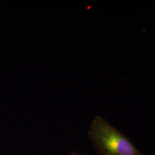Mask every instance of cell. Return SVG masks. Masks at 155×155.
Here are the masks:
<instances>
[{"mask_svg":"<svg viewBox=\"0 0 155 155\" xmlns=\"http://www.w3.org/2000/svg\"><path fill=\"white\" fill-rule=\"evenodd\" d=\"M70 155H84L83 153H82L81 152H78L77 150H75V151H72V152L70 154Z\"/></svg>","mask_w":155,"mask_h":155,"instance_id":"obj_2","label":"cell"},{"mask_svg":"<svg viewBox=\"0 0 155 155\" xmlns=\"http://www.w3.org/2000/svg\"><path fill=\"white\" fill-rule=\"evenodd\" d=\"M87 136L97 155H144L130 139L100 116L94 117Z\"/></svg>","mask_w":155,"mask_h":155,"instance_id":"obj_1","label":"cell"}]
</instances>
